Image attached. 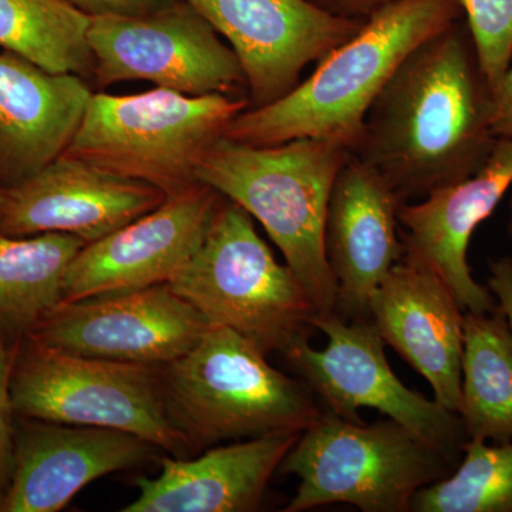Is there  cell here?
<instances>
[{
  "label": "cell",
  "instance_id": "cell-1",
  "mask_svg": "<svg viewBox=\"0 0 512 512\" xmlns=\"http://www.w3.org/2000/svg\"><path fill=\"white\" fill-rule=\"evenodd\" d=\"M494 92L464 19L410 53L370 107L357 157L402 204L461 183L493 153Z\"/></svg>",
  "mask_w": 512,
  "mask_h": 512
},
{
  "label": "cell",
  "instance_id": "cell-2",
  "mask_svg": "<svg viewBox=\"0 0 512 512\" xmlns=\"http://www.w3.org/2000/svg\"><path fill=\"white\" fill-rule=\"evenodd\" d=\"M461 19L457 0H396L367 18L291 93L239 113L224 137L252 146L316 138L355 153L367 113L397 67L417 46Z\"/></svg>",
  "mask_w": 512,
  "mask_h": 512
},
{
  "label": "cell",
  "instance_id": "cell-3",
  "mask_svg": "<svg viewBox=\"0 0 512 512\" xmlns=\"http://www.w3.org/2000/svg\"><path fill=\"white\" fill-rule=\"evenodd\" d=\"M349 156L348 148L316 138L252 146L222 136L195 171L200 183L261 222L319 315L336 309L323 231L330 191Z\"/></svg>",
  "mask_w": 512,
  "mask_h": 512
},
{
  "label": "cell",
  "instance_id": "cell-4",
  "mask_svg": "<svg viewBox=\"0 0 512 512\" xmlns=\"http://www.w3.org/2000/svg\"><path fill=\"white\" fill-rule=\"evenodd\" d=\"M165 406L192 453L224 441L301 434L322 404L305 380L269 365L266 353L225 326L161 366Z\"/></svg>",
  "mask_w": 512,
  "mask_h": 512
},
{
  "label": "cell",
  "instance_id": "cell-5",
  "mask_svg": "<svg viewBox=\"0 0 512 512\" xmlns=\"http://www.w3.org/2000/svg\"><path fill=\"white\" fill-rule=\"evenodd\" d=\"M168 285L210 325L234 330L266 355H284L316 329L319 311L305 286L276 261L251 215L225 197L200 249Z\"/></svg>",
  "mask_w": 512,
  "mask_h": 512
},
{
  "label": "cell",
  "instance_id": "cell-6",
  "mask_svg": "<svg viewBox=\"0 0 512 512\" xmlns=\"http://www.w3.org/2000/svg\"><path fill=\"white\" fill-rule=\"evenodd\" d=\"M458 463L389 417L353 423L323 409L279 466L281 473L299 478L284 512L332 504L409 512L414 495L450 476Z\"/></svg>",
  "mask_w": 512,
  "mask_h": 512
},
{
  "label": "cell",
  "instance_id": "cell-7",
  "mask_svg": "<svg viewBox=\"0 0 512 512\" xmlns=\"http://www.w3.org/2000/svg\"><path fill=\"white\" fill-rule=\"evenodd\" d=\"M247 109L242 97L188 96L163 87L131 96L93 94L63 154L156 185L170 197L200 183L201 158Z\"/></svg>",
  "mask_w": 512,
  "mask_h": 512
},
{
  "label": "cell",
  "instance_id": "cell-8",
  "mask_svg": "<svg viewBox=\"0 0 512 512\" xmlns=\"http://www.w3.org/2000/svg\"><path fill=\"white\" fill-rule=\"evenodd\" d=\"M10 399L19 417L127 431L173 457L192 453L165 406L161 366L73 355L23 338Z\"/></svg>",
  "mask_w": 512,
  "mask_h": 512
},
{
  "label": "cell",
  "instance_id": "cell-9",
  "mask_svg": "<svg viewBox=\"0 0 512 512\" xmlns=\"http://www.w3.org/2000/svg\"><path fill=\"white\" fill-rule=\"evenodd\" d=\"M315 328L328 338L325 349H313L309 339H303L284 356L323 409L353 423L363 421L360 407L375 409L461 461L470 440L463 420L400 382L372 320H345L329 313L315 319Z\"/></svg>",
  "mask_w": 512,
  "mask_h": 512
},
{
  "label": "cell",
  "instance_id": "cell-10",
  "mask_svg": "<svg viewBox=\"0 0 512 512\" xmlns=\"http://www.w3.org/2000/svg\"><path fill=\"white\" fill-rule=\"evenodd\" d=\"M87 40L101 86L147 80L188 96L247 87L234 50L184 0L147 15L96 16Z\"/></svg>",
  "mask_w": 512,
  "mask_h": 512
},
{
  "label": "cell",
  "instance_id": "cell-11",
  "mask_svg": "<svg viewBox=\"0 0 512 512\" xmlns=\"http://www.w3.org/2000/svg\"><path fill=\"white\" fill-rule=\"evenodd\" d=\"M210 326L160 284L60 302L26 338L73 355L163 366L190 352Z\"/></svg>",
  "mask_w": 512,
  "mask_h": 512
},
{
  "label": "cell",
  "instance_id": "cell-12",
  "mask_svg": "<svg viewBox=\"0 0 512 512\" xmlns=\"http://www.w3.org/2000/svg\"><path fill=\"white\" fill-rule=\"evenodd\" d=\"M227 37L249 92V109L274 103L362 29L365 20L339 18L309 0H184Z\"/></svg>",
  "mask_w": 512,
  "mask_h": 512
},
{
  "label": "cell",
  "instance_id": "cell-13",
  "mask_svg": "<svg viewBox=\"0 0 512 512\" xmlns=\"http://www.w3.org/2000/svg\"><path fill=\"white\" fill-rule=\"evenodd\" d=\"M221 198L208 185H192L84 245L64 275L63 301L168 284L200 249Z\"/></svg>",
  "mask_w": 512,
  "mask_h": 512
},
{
  "label": "cell",
  "instance_id": "cell-14",
  "mask_svg": "<svg viewBox=\"0 0 512 512\" xmlns=\"http://www.w3.org/2000/svg\"><path fill=\"white\" fill-rule=\"evenodd\" d=\"M167 198L156 185L62 154L5 188L0 232L15 238L62 232L92 244L156 210Z\"/></svg>",
  "mask_w": 512,
  "mask_h": 512
},
{
  "label": "cell",
  "instance_id": "cell-15",
  "mask_svg": "<svg viewBox=\"0 0 512 512\" xmlns=\"http://www.w3.org/2000/svg\"><path fill=\"white\" fill-rule=\"evenodd\" d=\"M400 205L379 171L350 153L330 191L323 231L340 318L370 320L373 293L403 258Z\"/></svg>",
  "mask_w": 512,
  "mask_h": 512
},
{
  "label": "cell",
  "instance_id": "cell-16",
  "mask_svg": "<svg viewBox=\"0 0 512 512\" xmlns=\"http://www.w3.org/2000/svg\"><path fill=\"white\" fill-rule=\"evenodd\" d=\"M16 417L15 463L0 512L63 510L97 478L136 467L158 450L127 431Z\"/></svg>",
  "mask_w": 512,
  "mask_h": 512
},
{
  "label": "cell",
  "instance_id": "cell-17",
  "mask_svg": "<svg viewBox=\"0 0 512 512\" xmlns=\"http://www.w3.org/2000/svg\"><path fill=\"white\" fill-rule=\"evenodd\" d=\"M370 320L429 382L434 400L460 413L464 311L439 274L404 252L373 293Z\"/></svg>",
  "mask_w": 512,
  "mask_h": 512
},
{
  "label": "cell",
  "instance_id": "cell-18",
  "mask_svg": "<svg viewBox=\"0 0 512 512\" xmlns=\"http://www.w3.org/2000/svg\"><path fill=\"white\" fill-rule=\"evenodd\" d=\"M511 187L512 140L498 138L476 174L423 200L402 204L397 211L404 252L436 271L464 312L498 308L494 293L471 275L467 255L474 231L493 215Z\"/></svg>",
  "mask_w": 512,
  "mask_h": 512
},
{
  "label": "cell",
  "instance_id": "cell-19",
  "mask_svg": "<svg viewBox=\"0 0 512 512\" xmlns=\"http://www.w3.org/2000/svg\"><path fill=\"white\" fill-rule=\"evenodd\" d=\"M93 93L82 77L50 73L0 53V185L10 187L62 156Z\"/></svg>",
  "mask_w": 512,
  "mask_h": 512
},
{
  "label": "cell",
  "instance_id": "cell-20",
  "mask_svg": "<svg viewBox=\"0 0 512 512\" xmlns=\"http://www.w3.org/2000/svg\"><path fill=\"white\" fill-rule=\"evenodd\" d=\"M301 434L232 441L200 457H164L156 478H137L124 512H252Z\"/></svg>",
  "mask_w": 512,
  "mask_h": 512
},
{
  "label": "cell",
  "instance_id": "cell-21",
  "mask_svg": "<svg viewBox=\"0 0 512 512\" xmlns=\"http://www.w3.org/2000/svg\"><path fill=\"white\" fill-rule=\"evenodd\" d=\"M458 416L470 439L512 441V329L500 306L464 312Z\"/></svg>",
  "mask_w": 512,
  "mask_h": 512
},
{
  "label": "cell",
  "instance_id": "cell-22",
  "mask_svg": "<svg viewBox=\"0 0 512 512\" xmlns=\"http://www.w3.org/2000/svg\"><path fill=\"white\" fill-rule=\"evenodd\" d=\"M86 242L62 232L15 238L0 232V328L9 345L63 302V281Z\"/></svg>",
  "mask_w": 512,
  "mask_h": 512
},
{
  "label": "cell",
  "instance_id": "cell-23",
  "mask_svg": "<svg viewBox=\"0 0 512 512\" xmlns=\"http://www.w3.org/2000/svg\"><path fill=\"white\" fill-rule=\"evenodd\" d=\"M92 18L63 0H0V47L50 73L89 76Z\"/></svg>",
  "mask_w": 512,
  "mask_h": 512
},
{
  "label": "cell",
  "instance_id": "cell-24",
  "mask_svg": "<svg viewBox=\"0 0 512 512\" xmlns=\"http://www.w3.org/2000/svg\"><path fill=\"white\" fill-rule=\"evenodd\" d=\"M413 512H512V441L470 439L450 476L421 488Z\"/></svg>",
  "mask_w": 512,
  "mask_h": 512
},
{
  "label": "cell",
  "instance_id": "cell-25",
  "mask_svg": "<svg viewBox=\"0 0 512 512\" xmlns=\"http://www.w3.org/2000/svg\"><path fill=\"white\" fill-rule=\"evenodd\" d=\"M493 92L512 59V0H457Z\"/></svg>",
  "mask_w": 512,
  "mask_h": 512
},
{
  "label": "cell",
  "instance_id": "cell-26",
  "mask_svg": "<svg viewBox=\"0 0 512 512\" xmlns=\"http://www.w3.org/2000/svg\"><path fill=\"white\" fill-rule=\"evenodd\" d=\"M16 343L9 345L0 328V500L10 484L15 463V410L10 399V373Z\"/></svg>",
  "mask_w": 512,
  "mask_h": 512
},
{
  "label": "cell",
  "instance_id": "cell-27",
  "mask_svg": "<svg viewBox=\"0 0 512 512\" xmlns=\"http://www.w3.org/2000/svg\"><path fill=\"white\" fill-rule=\"evenodd\" d=\"M90 18L96 16H140L157 12L177 0H63Z\"/></svg>",
  "mask_w": 512,
  "mask_h": 512
},
{
  "label": "cell",
  "instance_id": "cell-28",
  "mask_svg": "<svg viewBox=\"0 0 512 512\" xmlns=\"http://www.w3.org/2000/svg\"><path fill=\"white\" fill-rule=\"evenodd\" d=\"M488 289L494 293L498 306L507 316L512 329V258L503 256L497 261L490 262V276L487 281Z\"/></svg>",
  "mask_w": 512,
  "mask_h": 512
},
{
  "label": "cell",
  "instance_id": "cell-29",
  "mask_svg": "<svg viewBox=\"0 0 512 512\" xmlns=\"http://www.w3.org/2000/svg\"><path fill=\"white\" fill-rule=\"evenodd\" d=\"M493 134L512 140V59L494 92Z\"/></svg>",
  "mask_w": 512,
  "mask_h": 512
},
{
  "label": "cell",
  "instance_id": "cell-30",
  "mask_svg": "<svg viewBox=\"0 0 512 512\" xmlns=\"http://www.w3.org/2000/svg\"><path fill=\"white\" fill-rule=\"evenodd\" d=\"M316 8L339 18L366 20L396 0H309Z\"/></svg>",
  "mask_w": 512,
  "mask_h": 512
},
{
  "label": "cell",
  "instance_id": "cell-31",
  "mask_svg": "<svg viewBox=\"0 0 512 512\" xmlns=\"http://www.w3.org/2000/svg\"><path fill=\"white\" fill-rule=\"evenodd\" d=\"M508 234L511 235L512 237V197H511V201H510V217H508Z\"/></svg>",
  "mask_w": 512,
  "mask_h": 512
},
{
  "label": "cell",
  "instance_id": "cell-32",
  "mask_svg": "<svg viewBox=\"0 0 512 512\" xmlns=\"http://www.w3.org/2000/svg\"><path fill=\"white\" fill-rule=\"evenodd\" d=\"M3 200H5V187L0 185V211H2Z\"/></svg>",
  "mask_w": 512,
  "mask_h": 512
}]
</instances>
